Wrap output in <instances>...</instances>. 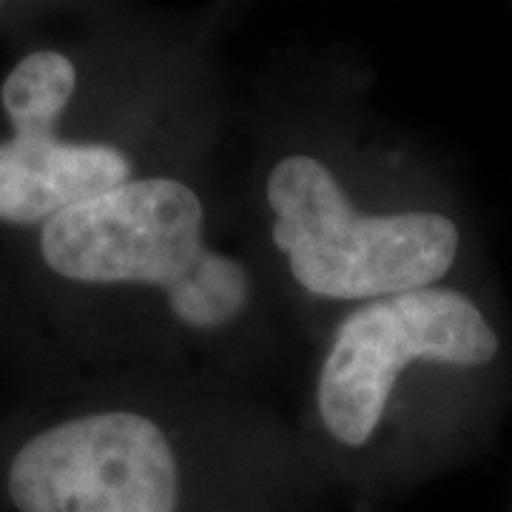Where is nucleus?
<instances>
[{
	"label": "nucleus",
	"instance_id": "nucleus-1",
	"mask_svg": "<svg viewBox=\"0 0 512 512\" xmlns=\"http://www.w3.org/2000/svg\"><path fill=\"white\" fill-rule=\"evenodd\" d=\"M373 92L359 46L296 40L239 86L222 148L234 239L305 350L350 308L464 282L470 262L439 160Z\"/></svg>",
	"mask_w": 512,
	"mask_h": 512
},
{
	"label": "nucleus",
	"instance_id": "nucleus-2",
	"mask_svg": "<svg viewBox=\"0 0 512 512\" xmlns=\"http://www.w3.org/2000/svg\"><path fill=\"white\" fill-rule=\"evenodd\" d=\"M222 148L74 205L0 256L69 370L214 379L291 413L308 350L234 239Z\"/></svg>",
	"mask_w": 512,
	"mask_h": 512
},
{
	"label": "nucleus",
	"instance_id": "nucleus-3",
	"mask_svg": "<svg viewBox=\"0 0 512 512\" xmlns=\"http://www.w3.org/2000/svg\"><path fill=\"white\" fill-rule=\"evenodd\" d=\"M242 0H148L18 37L0 72V248L165 163L225 146L239 86L222 37Z\"/></svg>",
	"mask_w": 512,
	"mask_h": 512
},
{
	"label": "nucleus",
	"instance_id": "nucleus-4",
	"mask_svg": "<svg viewBox=\"0 0 512 512\" xmlns=\"http://www.w3.org/2000/svg\"><path fill=\"white\" fill-rule=\"evenodd\" d=\"M0 512H333L282 404L171 373H83L0 410Z\"/></svg>",
	"mask_w": 512,
	"mask_h": 512
},
{
	"label": "nucleus",
	"instance_id": "nucleus-5",
	"mask_svg": "<svg viewBox=\"0 0 512 512\" xmlns=\"http://www.w3.org/2000/svg\"><path fill=\"white\" fill-rule=\"evenodd\" d=\"M504 379L498 316L473 285L444 282L333 319L291 421L333 512H393L484 444Z\"/></svg>",
	"mask_w": 512,
	"mask_h": 512
},
{
	"label": "nucleus",
	"instance_id": "nucleus-6",
	"mask_svg": "<svg viewBox=\"0 0 512 512\" xmlns=\"http://www.w3.org/2000/svg\"><path fill=\"white\" fill-rule=\"evenodd\" d=\"M0 370L15 390L49 384L72 373L55 348L43 339L29 311L23 308L12 274L0 256Z\"/></svg>",
	"mask_w": 512,
	"mask_h": 512
},
{
	"label": "nucleus",
	"instance_id": "nucleus-7",
	"mask_svg": "<svg viewBox=\"0 0 512 512\" xmlns=\"http://www.w3.org/2000/svg\"><path fill=\"white\" fill-rule=\"evenodd\" d=\"M117 0H0V35L23 37L37 26L80 12H94Z\"/></svg>",
	"mask_w": 512,
	"mask_h": 512
},
{
	"label": "nucleus",
	"instance_id": "nucleus-8",
	"mask_svg": "<svg viewBox=\"0 0 512 512\" xmlns=\"http://www.w3.org/2000/svg\"><path fill=\"white\" fill-rule=\"evenodd\" d=\"M507 512H512V504H510V510H507Z\"/></svg>",
	"mask_w": 512,
	"mask_h": 512
}]
</instances>
